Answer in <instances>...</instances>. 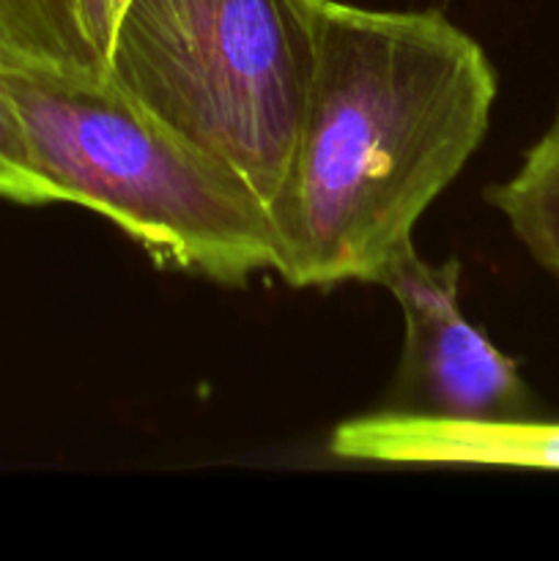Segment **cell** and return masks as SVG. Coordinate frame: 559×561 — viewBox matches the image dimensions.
<instances>
[{"label": "cell", "instance_id": "obj_3", "mask_svg": "<svg viewBox=\"0 0 559 561\" xmlns=\"http://www.w3.org/2000/svg\"><path fill=\"white\" fill-rule=\"evenodd\" d=\"M323 0H126L107 75L272 203L299 129Z\"/></svg>", "mask_w": 559, "mask_h": 561}, {"label": "cell", "instance_id": "obj_7", "mask_svg": "<svg viewBox=\"0 0 559 561\" xmlns=\"http://www.w3.org/2000/svg\"><path fill=\"white\" fill-rule=\"evenodd\" d=\"M488 201L526 252L559 279V107L518 170L488 190Z\"/></svg>", "mask_w": 559, "mask_h": 561}, {"label": "cell", "instance_id": "obj_4", "mask_svg": "<svg viewBox=\"0 0 559 561\" xmlns=\"http://www.w3.org/2000/svg\"><path fill=\"white\" fill-rule=\"evenodd\" d=\"M458 261L442 266L403 247L378 277L403 310L406 343L398 373V409L442 420H518L529 392L518 367L458 307Z\"/></svg>", "mask_w": 559, "mask_h": 561}, {"label": "cell", "instance_id": "obj_8", "mask_svg": "<svg viewBox=\"0 0 559 561\" xmlns=\"http://www.w3.org/2000/svg\"><path fill=\"white\" fill-rule=\"evenodd\" d=\"M0 197L22 206L60 203L58 190L38 170L25 126L0 88Z\"/></svg>", "mask_w": 559, "mask_h": 561}, {"label": "cell", "instance_id": "obj_6", "mask_svg": "<svg viewBox=\"0 0 559 561\" xmlns=\"http://www.w3.org/2000/svg\"><path fill=\"white\" fill-rule=\"evenodd\" d=\"M126 0H0V69L107 75Z\"/></svg>", "mask_w": 559, "mask_h": 561}, {"label": "cell", "instance_id": "obj_1", "mask_svg": "<svg viewBox=\"0 0 559 561\" xmlns=\"http://www.w3.org/2000/svg\"><path fill=\"white\" fill-rule=\"evenodd\" d=\"M486 49L438 11L323 0L288 168L269 203L294 288L378 283L466 168L497 102Z\"/></svg>", "mask_w": 559, "mask_h": 561}, {"label": "cell", "instance_id": "obj_5", "mask_svg": "<svg viewBox=\"0 0 559 561\" xmlns=\"http://www.w3.org/2000/svg\"><path fill=\"white\" fill-rule=\"evenodd\" d=\"M329 453L362 463L521 466L559 469V422H464L381 411L343 422L329 436Z\"/></svg>", "mask_w": 559, "mask_h": 561}, {"label": "cell", "instance_id": "obj_2", "mask_svg": "<svg viewBox=\"0 0 559 561\" xmlns=\"http://www.w3.org/2000/svg\"><path fill=\"white\" fill-rule=\"evenodd\" d=\"M0 88L60 203L107 217L164 268L228 285L272 268L261 195L110 75L0 69Z\"/></svg>", "mask_w": 559, "mask_h": 561}]
</instances>
